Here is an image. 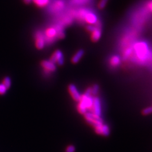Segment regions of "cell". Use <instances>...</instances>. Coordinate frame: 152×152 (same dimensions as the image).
Segmentation results:
<instances>
[{
    "label": "cell",
    "instance_id": "cell-23",
    "mask_svg": "<svg viewBox=\"0 0 152 152\" xmlns=\"http://www.w3.org/2000/svg\"><path fill=\"white\" fill-rule=\"evenodd\" d=\"M108 1V0H100V1L99 3V8L100 9H103L105 6Z\"/></svg>",
    "mask_w": 152,
    "mask_h": 152
},
{
    "label": "cell",
    "instance_id": "cell-17",
    "mask_svg": "<svg viewBox=\"0 0 152 152\" xmlns=\"http://www.w3.org/2000/svg\"><path fill=\"white\" fill-rule=\"evenodd\" d=\"M133 51V49L131 48V47H129L128 48H127L125 51H124V55H123V57H124V59H126L127 58H128V57L129 56L131 55V54H132Z\"/></svg>",
    "mask_w": 152,
    "mask_h": 152
},
{
    "label": "cell",
    "instance_id": "cell-3",
    "mask_svg": "<svg viewBox=\"0 0 152 152\" xmlns=\"http://www.w3.org/2000/svg\"><path fill=\"white\" fill-rule=\"evenodd\" d=\"M84 115L87 122L92 126L95 128L100 127L103 124V121L100 116L96 115L92 112H87Z\"/></svg>",
    "mask_w": 152,
    "mask_h": 152
},
{
    "label": "cell",
    "instance_id": "cell-20",
    "mask_svg": "<svg viewBox=\"0 0 152 152\" xmlns=\"http://www.w3.org/2000/svg\"><path fill=\"white\" fill-rule=\"evenodd\" d=\"M142 113L144 115H148V114L152 113V107H148L147 108H145L143 110Z\"/></svg>",
    "mask_w": 152,
    "mask_h": 152
},
{
    "label": "cell",
    "instance_id": "cell-1",
    "mask_svg": "<svg viewBox=\"0 0 152 152\" xmlns=\"http://www.w3.org/2000/svg\"><path fill=\"white\" fill-rule=\"evenodd\" d=\"M94 98L91 96V88L87 89L85 94L81 95L80 100L77 105V110L79 113L85 114L87 110L91 109L93 104Z\"/></svg>",
    "mask_w": 152,
    "mask_h": 152
},
{
    "label": "cell",
    "instance_id": "cell-19",
    "mask_svg": "<svg viewBox=\"0 0 152 152\" xmlns=\"http://www.w3.org/2000/svg\"><path fill=\"white\" fill-rule=\"evenodd\" d=\"M98 28H99V27H97L96 25H89V26H87L86 29H87V31H88L89 32H91L92 33V32H94V31H95Z\"/></svg>",
    "mask_w": 152,
    "mask_h": 152
},
{
    "label": "cell",
    "instance_id": "cell-12",
    "mask_svg": "<svg viewBox=\"0 0 152 152\" xmlns=\"http://www.w3.org/2000/svg\"><path fill=\"white\" fill-rule=\"evenodd\" d=\"M101 35H102V32H101L100 28H97L95 31L92 32V35H91L92 40L94 41H98L101 37Z\"/></svg>",
    "mask_w": 152,
    "mask_h": 152
},
{
    "label": "cell",
    "instance_id": "cell-18",
    "mask_svg": "<svg viewBox=\"0 0 152 152\" xmlns=\"http://www.w3.org/2000/svg\"><path fill=\"white\" fill-rule=\"evenodd\" d=\"M99 90V87L98 86V85H95L93 86V87L92 88H91V95H97L98 92Z\"/></svg>",
    "mask_w": 152,
    "mask_h": 152
},
{
    "label": "cell",
    "instance_id": "cell-25",
    "mask_svg": "<svg viewBox=\"0 0 152 152\" xmlns=\"http://www.w3.org/2000/svg\"><path fill=\"white\" fill-rule=\"evenodd\" d=\"M149 8L151 9V10L152 11V1L150 3H149Z\"/></svg>",
    "mask_w": 152,
    "mask_h": 152
},
{
    "label": "cell",
    "instance_id": "cell-6",
    "mask_svg": "<svg viewBox=\"0 0 152 152\" xmlns=\"http://www.w3.org/2000/svg\"><path fill=\"white\" fill-rule=\"evenodd\" d=\"M92 110L93 112H92L94 114L101 116L102 114V107H101V103L100 100L98 97H96L94 98V102L93 104L92 107Z\"/></svg>",
    "mask_w": 152,
    "mask_h": 152
},
{
    "label": "cell",
    "instance_id": "cell-8",
    "mask_svg": "<svg viewBox=\"0 0 152 152\" xmlns=\"http://www.w3.org/2000/svg\"><path fill=\"white\" fill-rule=\"evenodd\" d=\"M95 130L96 134L104 136H108L110 134V128L107 124H103L102 126L95 128Z\"/></svg>",
    "mask_w": 152,
    "mask_h": 152
},
{
    "label": "cell",
    "instance_id": "cell-14",
    "mask_svg": "<svg viewBox=\"0 0 152 152\" xmlns=\"http://www.w3.org/2000/svg\"><path fill=\"white\" fill-rule=\"evenodd\" d=\"M120 62H121V59L120 57L118 55L113 56L110 60L111 64L113 67L118 66L120 64Z\"/></svg>",
    "mask_w": 152,
    "mask_h": 152
},
{
    "label": "cell",
    "instance_id": "cell-15",
    "mask_svg": "<svg viewBox=\"0 0 152 152\" xmlns=\"http://www.w3.org/2000/svg\"><path fill=\"white\" fill-rule=\"evenodd\" d=\"M35 2V3L39 7H43L46 6L49 0H32Z\"/></svg>",
    "mask_w": 152,
    "mask_h": 152
},
{
    "label": "cell",
    "instance_id": "cell-10",
    "mask_svg": "<svg viewBox=\"0 0 152 152\" xmlns=\"http://www.w3.org/2000/svg\"><path fill=\"white\" fill-rule=\"evenodd\" d=\"M36 46L38 49H42L45 44V39L43 35L41 32H38L36 35Z\"/></svg>",
    "mask_w": 152,
    "mask_h": 152
},
{
    "label": "cell",
    "instance_id": "cell-21",
    "mask_svg": "<svg viewBox=\"0 0 152 152\" xmlns=\"http://www.w3.org/2000/svg\"><path fill=\"white\" fill-rule=\"evenodd\" d=\"M7 88L5 86L3 83L0 84V95H3L7 91Z\"/></svg>",
    "mask_w": 152,
    "mask_h": 152
},
{
    "label": "cell",
    "instance_id": "cell-11",
    "mask_svg": "<svg viewBox=\"0 0 152 152\" xmlns=\"http://www.w3.org/2000/svg\"><path fill=\"white\" fill-rule=\"evenodd\" d=\"M45 35L47 37L50 39H52L56 36H58V32L56 31V29L54 28H48L45 32Z\"/></svg>",
    "mask_w": 152,
    "mask_h": 152
},
{
    "label": "cell",
    "instance_id": "cell-16",
    "mask_svg": "<svg viewBox=\"0 0 152 152\" xmlns=\"http://www.w3.org/2000/svg\"><path fill=\"white\" fill-rule=\"evenodd\" d=\"M8 89L9 88H10V87L11 86V79L9 77H6L3 79V83H2Z\"/></svg>",
    "mask_w": 152,
    "mask_h": 152
},
{
    "label": "cell",
    "instance_id": "cell-7",
    "mask_svg": "<svg viewBox=\"0 0 152 152\" xmlns=\"http://www.w3.org/2000/svg\"><path fill=\"white\" fill-rule=\"evenodd\" d=\"M68 90H69V92L71 95L72 96V98L73 99V100H75L76 102H79V101L80 100L81 97V95L80 94V93L78 91L76 86L74 85H72V84L70 85L68 87Z\"/></svg>",
    "mask_w": 152,
    "mask_h": 152
},
{
    "label": "cell",
    "instance_id": "cell-9",
    "mask_svg": "<svg viewBox=\"0 0 152 152\" xmlns=\"http://www.w3.org/2000/svg\"><path fill=\"white\" fill-rule=\"evenodd\" d=\"M41 66L45 71L54 72L56 70V66L50 60H43L41 62Z\"/></svg>",
    "mask_w": 152,
    "mask_h": 152
},
{
    "label": "cell",
    "instance_id": "cell-5",
    "mask_svg": "<svg viewBox=\"0 0 152 152\" xmlns=\"http://www.w3.org/2000/svg\"><path fill=\"white\" fill-rule=\"evenodd\" d=\"M83 20H85V22L90 25H96L99 22L97 16L94 12L90 11L87 12Z\"/></svg>",
    "mask_w": 152,
    "mask_h": 152
},
{
    "label": "cell",
    "instance_id": "cell-4",
    "mask_svg": "<svg viewBox=\"0 0 152 152\" xmlns=\"http://www.w3.org/2000/svg\"><path fill=\"white\" fill-rule=\"evenodd\" d=\"M49 60L54 64L57 63L59 65L62 66L64 62V56L62 52L60 50H56L52 54Z\"/></svg>",
    "mask_w": 152,
    "mask_h": 152
},
{
    "label": "cell",
    "instance_id": "cell-22",
    "mask_svg": "<svg viewBox=\"0 0 152 152\" xmlns=\"http://www.w3.org/2000/svg\"><path fill=\"white\" fill-rule=\"evenodd\" d=\"M76 148L73 145H68L66 149V152H75Z\"/></svg>",
    "mask_w": 152,
    "mask_h": 152
},
{
    "label": "cell",
    "instance_id": "cell-2",
    "mask_svg": "<svg viewBox=\"0 0 152 152\" xmlns=\"http://www.w3.org/2000/svg\"><path fill=\"white\" fill-rule=\"evenodd\" d=\"M134 50L139 60L141 61L146 60L150 55L149 47L144 42H139L134 46Z\"/></svg>",
    "mask_w": 152,
    "mask_h": 152
},
{
    "label": "cell",
    "instance_id": "cell-24",
    "mask_svg": "<svg viewBox=\"0 0 152 152\" xmlns=\"http://www.w3.org/2000/svg\"><path fill=\"white\" fill-rule=\"evenodd\" d=\"M24 1L26 3H31L32 2V0H24Z\"/></svg>",
    "mask_w": 152,
    "mask_h": 152
},
{
    "label": "cell",
    "instance_id": "cell-13",
    "mask_svg": "<svg viewBox=\"0 0 152 152\" xmlns=\"http://www.w3.org/2000/svg\"><path fill=\"white\" fill-rule=\"evenodd\" d=\"M83 54H84V51L82 50H80L78 51L72 59V62L73 63H78L80 60V59H81L82 56L83 55Z\"/></svg>",
    "mask_w": 152,
    "mask_h": 152
}]
</instances>
